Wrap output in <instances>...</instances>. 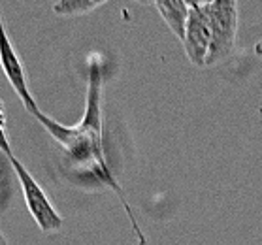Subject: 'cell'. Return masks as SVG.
Segmentation results:
<instances>
[{
  "mask_svg": "<svg viewBox=\"0 0 262 245\" xmlns=\"http://www.w3.org/2000/svg\"><path fill=\"white\" fill-rule=\"evenodd\" d=\"M0 151L6 155V159L10 161L13 155L12 145H10V140H8L6 134V108H4V102L0 100Z\"/></svg>",
  "mask_w": 262,
  "mask_h": 245,
  "instance_id": "obj_7",
  "label": "cell"
},
{
  "mask_svg": "<svg viewBox=\"0 0 262 245\" xmlns=\"http://www.w3.org/2000/svg\"><path fill=\"white\" fill-rule=\"evenodd\" d=\"M125 209H126V215H128V221H130L132 228H134V234H136V239H138V245H147V238H145V234L142 232V228H140V225H138L136 217H134V213H132L130 206L125 202Z\"/></svg>",
  "mask_w": 262,
  "mask_h": 245,
  "instance_id": "obj_8",
  "label": "cell"
},
{
  "mask_svg": "<svg viewBox=\"0 0 262 245\" xmlns=\"http://www.w3.org/2000/svg\"><path fill=\"white\" fill-rule=\"evenodd\" d=\"M140 4H153V0H136Z\"/></svg>",
  "mask_w": 262,
  "mask_h": 245,
  "instance_id": "obj_12",
  "label": "cell"
},
{
  "mask_svg": "<svg viewBox=\"0 0 262 245\" xmlns=\"http://www.w3.org/2000/svg\"><path fill=\"white\" fill-rule=\"evenodd\" d=\"M213 0H185V4L194 10V8H204V6H209Z\"/></svg>",
  "mask_w": 262,
  "mask_h": 245,
  "instance_id": "obj_9",
  "label": "cell"
},
{
  "mask_svg": "<svg viewBox=\"0 0 262 245\" xmlns=\"http://www.w3.org/2000/svg\"><path fill=\"white\" fill-rule=\"evenodd\" d=\"M0 66H2V72H4L6 79L10 81L12 89L15 91V95L19 96V100L25 106V109L36 117V115L40 114V109H38V104H36V100L30 95L23 62H21L17 51L13 48L12 38L8 36L2 13H0Z\"/></svg>",
  "mask_w": 262,
  "mask_h": 245,
  "instance_id": "obj_3",
  "label": "cell"
},
{
  "mask_svg": "<svg viewBox=\"0 0 262 245\" xmlns=\"http://www.w3.org/2000/svg\"><path fill=\"white\" fill-rule=\"evenodd\" d=\"M181 43H183L185 55L192 66H196V68L208 66L209 49H211L209 6L194 8L189 12Z\"/></svg>",
  "mask_w": 262,
  "mask_h": 245,
  "instance_id": "obj_4",
  "label": "cell"
},
{
  "mask_svg": "<svg viewBox=\"0 0 262 245\" xmlns=\"http://www.w3.org/2000/svg\"><path fill=\"white\" fill-rule=\"evenodd\" d=\"M211 21V49L208 66H215L227 60L236 49L239 27L238 0H213L209 4Z\"/></svg>",
  "mask_w": 262,
  "mask_h": 245,
  "instance_id": "obj_1",
  "label": "cell"
},
{
  "mask_svg": "<svg viewBox=\"0 0 262 245\" xmlns=\"http://www.w3.org/2000/svg\"><path fill=\"white\" fill-rule=\"evenodd\" d=\"M153 6L157 8L162 21L168 25V29L172 30L179 40H183L185 25H187V17L191 12V8L185 4V0H153Z\"/></svg>",
  "mask_w": 262,
  "mask_h": 245,
  "instance_id": "obj_5",
  "label": "cell"
},
{
  "mask_svg": "<svg viewBox=\"0 0 262 245\" xmlns=\"http://www.w3.org/2000/svg\"><path fill=\"white\" fill-rule=\"evenodd\" d=\"M0 245H8V239H6V236L2 234V230H0Z\"/></svg>",
  "mask_w": 262,
  "mask_h": 245,
  "instance_id": "obj_11",
  "label": "cell"
},
{
  "mask_svg": "<svg viewBox=\"0 0 262 245\" xmlns=\"http://www.w3.org/2000/svg\"><path fill=\"white\" fill-rule=\"evenodd\" d=\"M106 2L110 0H57L53 4V13L60 17H79L95 12Z\"/></svg>",
  "mask_w": 262,
  "mask_h": 245,
  "instance_id": "obj_6",
  "label": "cell"
},
{
  "mask_svg": "<svg viewBox=\"0 0 262 245\" xmlns=\"http://www.w3.org/2000/svg\"><path fill=\"white\" fill-rule=\"evenodd\" d=\"M253 49H255V55H256V57H258V59H262V38L255 43V48H253Z\"/></svg>",
  "mask_w": 262,
  "mask_h": 245,
  "instance_id": "obj_10",
  "label": "cell"
},
{
  "mask_svg": "<svg viewBox=\"0 0 262 245\" xmlns=\"http://www.w3.org/2000/svg\"><path fill=\"white\" fill-rule=\"evenodd\" d=\"M10 164L15 170V175L19 180V185H21V191H23L25 204L29 208L30 215L36 221L38 228L46 234L51 232H59L60 227H62V217L57 209L51 206L49 202V196L46 194V191L42 189V185L32 177V173L25 168V164L19 161L17 157H12L10 159Z\"/></svg>",
  "mask_w": 262,
  "mask_h": 245,
  "instance_id": "obj_2",
  "label": "cell"
}]
</instances>
